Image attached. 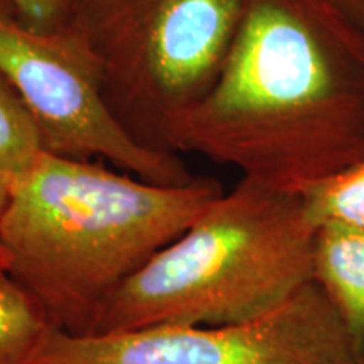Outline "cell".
<instances>
[{
    "mask_svg": "<svg viewBox=\"0 0 364 364\" xmlns=\"http://www.w3.org/2000/svg\"><path fill=\"white\" fill-rule=\"evenodd\" d=\"M199 154L302 193L364 156V46L324 0H247L216 83L172 129Z\"/></svg>",
    "mask_w": 364,
    "mask_h": 364,
    "instance_id": "cell-1",
    "label": "cell"
},
{
    "mask_svg": "<svg viewBox=\"0 0 364 364\" xmlns=\"http://www.w3.org/2000/svg\"><path fill=\"white\" fill-rule=\"evenodd\" d=\"M225 193L220 181L157 186L43 150L14 177L0 220L7 273L53 329L93 336L103 307Z\"/></svg>",
    "mask_w": 364,
    "mask_h": 364,
    "instance_id": "cell-2",
    "label": "cell"
},
{
    "mask_svg": "<svg viewBox=\"0 0 364 364\" xmlns=\"http://www.w3.org/2000/svg\"><path fill=\"white\" fill-rule=\"evenodd\" d=\"M316 233L299 193L241 177L122 284L93 336L267 316L312 282Z\"/></svg>",
    "mask_w": 364,
    "mask_h": 364,
    "instance_id": "cell-3",
    "label": "cell"
},
{
    "mask_svg": "<svg viewBox=\"0 0 364 364\" xmlns=\"http://www.w3.org/2000/svg\"><path fill=\"white\" fill-rule=\"evenodd\" d=\"M245 4L68 0L59 27L88 54L105 103L127 134L150 150L169 152L172 129L216 83Z\"/></svg>",
    "mask_w": 364,
    "mask_h": 364,
    "instance_id": "cell-4",
    "label": "cell"
},
{
    "mask_svg": "<svg viewBox=\"0 0 364 364\" xmlns=\"http://www.w3.org/2000/svg\"><path fill=\"white\" fill-rule=\"evenodd\" d=\"M0 71L19 93L48 152L103 159L157 186H188L198 177L179 154L135 142L108 110L78 41L63 27L29 24L11 0H0Z\"/></svg>",
    "mask_w": 364,
    "mask_h": 364,
    "instance_id": "cell-5",
    "label": "cell"
},
{
    "mask_svg": "<svg viewBox=\"0 0 364 364\" xmlns=\"http://www.w3.org/2000/svg\"><path fill=\"white\" fill-rule=\"evenodd\" d=\"M27 364H356L334 307L311 282L267 316L235 326L71 336L49 329Z\"/></svg>",
    "mask_w": 364,
    "mask_h": 364,
    "instance_id": "cell-6",
    "label": "cell"
},
{
    "mask_svg": "<svg viewBox=\"0 0 364 364\" xmlns=\"http://www.w3.org/2000/svg\"><path fill=\"white\" fill-rule=\"evenodd\" d=\"M312 282L338 314L356 364H364V228L317 226Z\"/></svg>",
    "mask_w": 364,
    "mask_h": 364,
    "instance_id": "cell-7",
    "label": "cell"
},
{
    "mask_svg": "<svg viewBox=\"0 0 364 364\" xmlns=\"http://www.w3.org/2000/svg\"><path fill=\"white\" fill-rule=\"evenodd\" d=\"M51 329L24 287L0 270V364H27Z\"/></svg>",
    "mask_w": 364,
    "mask_h": 364,
    "instance_id": "cell-8",
    "label": "cell"
},
{
    "mask_svg": "<svg viewBox=\"0 0 364 364\" xmlns=\"http://www.w3.org/2000/svg\"><path fill=\"white\" fill-rule=\"evenodd\" d=\"M314 226L343 223L364 228V156L300 193Z\"/></svg>",
    "mask_w": 364,
    "mask_h": 364,
    "instance_id": "cell-9",
    "label": "cell"
},
{
    "mask_svg": "<svg viewBox=\"0 0 364 364\" xmlns=\"http://www.w3.org/2000/svg\"><path fill=\"white\" fill-rule=\"evenodd\" d=\"M33 117L7 76L0 71V171L21 176L43 152Z\"/></svg>",
    "mask_w": 364,
    "mask_h": 364,
    "instance_id": "cell-10",
    "label": "cell"
},
{
    "mask_svg": "<svg viewBox=\"0 0 364 364\" xmlns=\"http://www.w3.org/2000/svg\"><path fill=\"white\" fill-rule=\"evenodd\" d=\"M22 17L38 29H58L65 19L68 0H11Z\"/></svg>",
    "mask_w": 364,
    "mask_h": 364,
    "instance_id": "cell-11",
    "label": "cell"
},
{
    "mask_svg": "<svg viewBox=\"0 0 364 364\" xmlns=\"http://www.w3.org/2000/svg\"><path fill=\"white\" fill-rule=\"evenodd\" d=\"M364 46V0H324Z\"/></svg>",
    "mask_w": 364,
    "mask_h": 364,
    "instance_id": "cell-12",
    "label": "cell"
},
{
    "mask_svg": "<svg viewBox=\"0 0 364 364\" xmlns=\"http://www.w3.org/2000/svg\"><path fill=\"white\" fill-rule=\"evenodd\" d=\"M12 182H14V177L0 171V220H2L4 211H6L9 204V198H11Z\"/></svg>",
    "mask_w": 364,
    "mask_h": 364,
    "instance_id": "cell-13",
    "label": "cell"
},
{
    "mask_svg": "<svg viewBox=\"0 0 364 364\" xmlns=\"http://www.w3.org/2000/svg\"><path fill=\"white\" fill-rule=\"evenodd\" d=\"M7 267H9V255H7V250L4 248L2 243H0V270L7 272Z\"/></svg>",
    "mask_w": 364,
    "mask_h": 364,
    "instance_id": "cell-14",
    "label": "cell"
}]
</instances>
